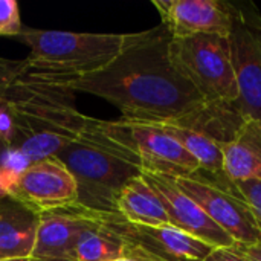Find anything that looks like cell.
Returning <instances> with one entry per match:
<instances>
[{"instance_id":"26","label":"cell","mask_w":261,"mask_h":261,"mask_svg":"<svg viewBox=\"0 0 261 261\" xmlns=\"http://www.w3.org/2000/svg\"><path fill=\"white\" fill-rule=\"evenodd\" d=\"M31 261H40V260H34V258H31Z\"/></svg>"},{"instance_id":"11","label":"cell","mask_w":261,"mask_h":261,"mask_svg":"<svg viewBox=\"0 0 261 261\" xmlns=\"http://www.w3.org/2000/svg\"><path fill=\"white\" fill-rule=\"evenodd\" d=\"M173 38L199 34L229 38L236 5L222 0H153Z\"/></svg>"},{"instance_id":"6","label":"cell","mask_w":261,"mask_h":261,"mask_svg":"<svg viewBox=\"0 0 261 261\" xmlns=\"http://www.w3.org/2000/svg\"><path fill=\"white\" fill-rule=\"evenodd\" d=\"M168 54L173 66L203 99L226 102L239 99L229 38L206 34L171 38Z\"/></svg>"},{"instance_id":"12","label":"cell","mask_w":261,"mask_h":261,"mask_svg":"<svg viewBox=\"0 0 261 261\" xmlns=\"http://www.w3.org/2000/svg\"><path fill=\"white\" fill-rule=\"evenodd\" d=\"M142 177L159 196L171 226L214 248H231L236 245V242L176 185L174 177L151 173H142Z\"/></svg>"},{"instance_id":"8","label":"cell","mask_w":261,"mask_h":261,"mask_svg":"<svg viewBox=\"0 0 261 261\" xmlns=\"http://www.w3.org/2000/svg\"><path fill=\"white\" fill-rule=\"evenodd\" d=\"M2 193L14 197L38 214L67 210L78 203L76 182L57 158L24 165L21 171L3 185Z\"/></svg>"},{"instance_id":"17","label":"cell","mask_w":261,"mask_h":261,"mask_svg":"<svg viewBox=\"0 0 261 261\" xmlns=\"http://www.w3.org/2000/svg\"><path fill=\"white\" fill-rule=\"evenodd\" d=\"M78 206V205H76ZM87 217V226L76 243V261H115L130 258V246L104 226L89 210L78 206Z\"/></svg>"},{"instance_id":"10","label":"cell","mask_w":261,"mask_h":261,"mask_svg":"<svg viewBox=\"0 0 261 261\" xmlns=\"http://www.w3.org/2000/svg\"><path fill=\"white\" fill-rule=\"evenodd\" d=\"M174 182L236 243L251 245L261 242L260 228L237 188H220L199 171L190 177L174 179Z\"/></svg>"},{"instance_id":"3","label":"cell","mask_w":261,"mask_h":261,"mask_svg":"<svg viewBox=\"0 0 261 261\" xmlns=\"http://www.w3.org/2000/svg\"><path fill=\"white\" fill-rule=\"evenodd\" d=\"M14 40L29 47L28 72L80 78L109 66L122 50L125 34H86L24 28Z\"/></svg>"},{"instance_id":"21","label":"cell","mask_w":261,"mask_h":261,"mask_svg":"<svg viewBox=\"0 0 261 261\" xmlns=\"http://www.w3.org/2000/svg\"><path fill=\"white\" fill-rule=\"evenodd\" d=\"M231 249L245 261H261V242L258 243H236Z\"/></svg>"},{"instance_id":"25","label":"cell","mask_w":261,"mask_h":261,"mask_svg":"<svg viewBox=\"0 0 261 261\" xmlns=\"http://www.w3.org/2000/svg\"><path fill=\"white\" fill-rule=\"evenodd\" d=\"M115 261H142V260H138V258H119V260H115Z\"/></svg>"},{"instance_id":"16","label":"cell","mask_w":261,"mask_h":261,"mask_svg":"<svg viewBox=\"0 0 261 261\" xmlns=\"http://www.w3.org/2000/svg\"><path fill=\"white\" fill-rule=\"evenodd\" d=\"M116 213L127 222L142 226L170 225L168 216L156 191L141 176L132 179L116 199Z\"/></svg>"},{"instance_id":"7","label":"cell","mask_w":261,"mask_h":261,"mask_svg":"<svg viewBox=\"0 0 261 261\" xmlns=\"http://www.w3.org/2000/svg\"><path fill=\"white\" fill-rule=\"evenodd\" d=\"M130 246V258L142 261H205L214 246L171 226H142L118 213L90 211Z\"/></svg>"},{"instance_id":"14","label":"cell","mask_w":261,"mask_h":261,"mask_svg":"<svg viewBox=\"0 0 261 261\" xmlns=\"http://www.w3.org/2000/svg\"><path fill=\"white\" fill-rule=\"evenodd\" d=\"M40 214L14 197L0 194V260L31 258Z\"/></svg>"},{"instance_id":"20","label":"cell","mask_w":261,"mask_h":261,"mask_svg":"<svg viewBox=\"0 0 261 261\" xmlns=\"http://www.w3.org/2000/svg\"><path fill=\"white\" fill-rule=\"evenodd\" d=\"M24 73H28V66L24 60L15 61L0 57V98L8 90V87Z\"/></svg>"},{"instance_id":"19","label":"cell","mask_w":261,"mask_h":261,"mask_svg":"<svg viewBox=\"0 0 261 261\" xmlns=\"http://www.w3.org/2000/svg\"><path fill=\"white\" fill-rule=\"evenodd\" d=\"M237 191L249 206L258 228L261 231V182L257 180H242V182H234Z\"/></svg>"},{"instance_id":"5","label":"cell","mask_w":261,"mask_h":261,"mask_svg":"<svg viewBox=\"0 0 261 261\" xmlns=\"http://www.w3.org/2000/svg\"><path fill=\"white\" fill-rule=\"evenodd\" d=\"M78 187V206L95 213H116L121 190L142 171L96 144L84 133L57 156Z\"/></svg>"},{"instance_id":"1","label":"cell","mask_w":261,"mask_h":261,"mask_svg":"<svg viewBox=\"0 0 261 261\" xmlns=\"http://www.w3.org/2000/svg\"><path fill=\"white\" fill-rule=\"evenodd\" d=\"M171 38L162 23L125 34L121 54L104 69L80 78H50L72 92L112 102L121 110V119L174 124L206 99L173 66L168 54Z\"/></svg>"},{"instance_id":"13","label":"cell","mask_w":261,"mask_h":261,"mask_svg":"<svg viewBox=\"0 0 261 261\" xmlns=\"http://www.w3.org/2000/svg\"><path fill=\"white\" fill-rule=\"evenodd\" d=\"M87 226V217L75 205L40 214V225L31 258L40 261H76V243Z\"/></svg>"},{"instance_id":"24","label":"cell","mask_w":261,"mask_h":261,"mask_svg":"<svg viewBox=\"0 0 261 261\" xmlns=\"http://www.w3.org/2000/svg\"><path fill=\"white\" fill-rule=\"evenodd\" d=\"M0 261H31V258H14V260H0Z\"/></svg>"},{"instance_id":"22","label":"cell","mask_w":261,"mask_h":261,"mask_svg":"<svg viewBox=\"0 0 261 261\" xmlns=\"http://www.w3.org/2000/svg\"><path fill=\"white\" fill-rule=\"evenodd\" d=\"M205 261H245L231 248H214Z\"/></svg>"},{"instance_id":"23","label":"cell","mask_w":261,"mask_h":261,"mask_svg":"<svg viewBox=\"0 0 261 261\" xmlns=\"http://www.w3.org/2000/svg\"><path fill=\"white\" fill-rule=\"evenodd\" d=\"M6 153H8V147H6L5 141L2 139V136H0V167H2V162H3V158H5Z\"/></svg>"},{"instance_id":"9","label":"cell","mask_w":261,"mask_h":261,"mask_svg":"<svg viewBox=\"0 0 261 261\" xmlns=\"http://www.w3.org/2000/svg\"><path fill=\"white\" fill-rule=\"evenodd\" d=\"M239 99L236 106L246 119L261 125V15L236 5L229 35Z\"/></svg>"},{"instance_id":"2","label":"cell","mask_w":261,"mask_h":261,"mask_svg":"<svg viewBox=\"0 0 261 261\" xmlns=\"http://www.w3.org/2000/svg\"><path fill=\"white\" fill-rule=\"evenodd\" d=\"M72 90L50 76L24 73L0 98V136L26 165L55 158L86 130Z\"/></svg>"},{"instance_id":"18","label":"cell","mask_w":261,"mask_h":261,"mask_svg":"<svg viewBox=\"0 0 261 261\" xmlns=\"http://www.w3.org/2000/svg\"><path fill=\"white\" fill-rule=\"evenodd\" d=\"M23 29L15 0H0V37H17Z\"/></svg>"},{"instance_id":"15","label":"cell","mask_w":261,"mask_h":261,"mask_svg":"<svg viewBox=\"0 0 261 261\" xmlns=\"http://www.w3.org/2000/svg\"><path fill=\"white\" fill-rule=\"evenodd\" d=\"M225 173L232 182H261V125L248 119L232 142L222 147Z\"/></svg>"},{"instance_id":"4","label":"cell","mask_w":261,"mask_h":261,"mask_svg":"<svg viewBox=\"0 0 261 261\" xmlns=\"http://www.w3.org/2000/svg\"><path fill=\"white\" fill-rule=\"evenodd\" d=\"M84 135L142 173L179 179L200 170L199 162L176 139L153 124L90 118Z\"/></svg>"}]
</instances>
